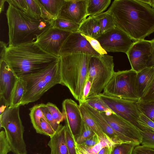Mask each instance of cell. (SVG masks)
I'll return each instance as SVG.
<instances>
[{
  "label": "cell",
  "mask_w": 154,
  "mask_h": 154,
  "mask_svg": "<svg viewBox=\"0 0 154 154\" xmlns=\"http://www.w3.org/2000/svg\"><path fill=\"white\" fill-rule=\"evenodd\" d=\"M107 11L116 27L135 42L154 32V8L139 0H115Z\"/></svg>",
  "instance_id": "cell-1"
},
{
  "label": "cell",
  "mask_w": 154,
  "mask_h": 154,
  "mask_svg": "<svg viewBox=\"0 0 154 154\" xmlns=\"http://www.w3.org/2000/svg\"><path fill=\"white\" fill-rule=\"evenodd\" d=\"M59 58L44 51L33 42L8 46L3 60L19 78L41 70Z\"/></svg>",
  "instance_id": "cell-2"
},
{
  "label": "cell",
  "mask_w": 154,
  "mask_h": 154,
  "mask_svg": "<svg viewBox=\"0 0 154 154\" xmlns=\"http://www.w3.org/2000/svg\"><path fill=\"white\" fill-rule=\"evenodd\" d=\"M6 15L8 29L9 47L34 42L52 26L51 20L32 19L10 4Z\"/></svg>",
  "instance_id": "cell-3"
},
{
  "label": "cell",
  "mask_w": 154,
  "mask_h": 154,
  "mask_svg": "<svg viewBox=\"0 0 154 154\" xmlns=\"http://www.w3.org/2000/svg\"><path fill=\"white\" fill-rule=\"evenodd\" d=\"M91 56L84 54L61 55V84L66 87L74 97L83 102V91L88 75Z\"/></svg>",
  "instance_id": "cell-4"
},
{
  "label": "cell",
  "mask_w": 154,
  "mask_h": 154,
  "mask_svg": "<svg viewBox=\"0 0 154 154\" xmlns=\"http://www.w3.org/2000/svg\"><path fill=\"white\" fill-rule=\"evenodd\" d=\"M22 78L25 83L26 87L20 106L37 101L51 88L61 84L60 60L41 70L25 75Z\"/></svg>",
  "instance_id": "cell-5"
},
{
  "label": "cell",
  "mask_w": 154,
  "mask_h": 154,
  "mask_svg": "<svg viewBox=\"0 0 154 154\" xmlns=\"http://www.w3.org/2000/svg\"><path fill=\"white\" fill-rule=\"evenodd\" d=\"M20 106H9L0 115V128L4 129L11 152L14 154H27L23 136L24 127L20 116Z\"/></svg>",
  "instance_id": "cell-6"
},
{
  "label": "cell",
  "mask_w": 154,
  "mask_h": 154,
  "mask_svg": "<svg viewBox=\"0 0 154 154\" xmlns=\"http://www.w3.org/2000/svg\"><path fill=\"white\" fill-rule=\"evenodd\" d=\"M113 57L107 54L91 56L88 66L87 79L91 83L88 96L101 93L115 72Z\"/></svg>",
  "instance_id": "cell-7"
},
{
  "label": "cell",
  "mask_w": 154,
  "mask_h": 154,
  "mask_svg": "<svg viewBox=\"0 0 154 154\" xmlns=\"http://www.w3.org/2000/svg\"><path fill=\"white\" fill-rule=\"evenodd\" d=\"M137 72L132 69L115 72L103 89V94L121 98L138 101Z\"/></svg>",
  "instance_id": "cell-8"
},
{
  "label": "cell",
  "mask_w": 154,
  "mask_h": 154,
  "mask_svg": "<svg viewBox=\"0 0 154 154\" xmlns=\"http://www.w3.org/2000/svg\"><path fill=\"white\" fill-rule=\"evenodd\" d=\"M99 95L112 112L140 130L137 122L140 112L137 104L138 101L110 96L103 93H101Z\"/></svg>",
  "instance_id": "cell-9"
},
{
  "label": "cell",
  "mask_w": 154,
  "mask_h": 154,
  "mask_svg": "<svg viewBox=\"0 0 154 154\" xmlns=\"http://www.w3.org/2000/svg\"><path fill=\"white\" fill-rule=\"evenodd\" d=\"M72 33L51 26L39 36L34 42L44 51L60 57L61 48Z\"/></svg>",
  "instance_id": "cell-10"
},
{
  "label": "cell",
  "mask_w": 154,
  "mask_h": 154,
  "mask_svg": "<svg viewBox=\"0 0 154 154\" xmlns=\"http://www.w3.org/2000/svg\"><path fill=\"white\" fill-rule=\"evenodd\" d=\"M111 127L119 135L124 142L141 144L142 136L139 130L131 123L114 112H100Z\"/></svg>",
  "instance_id": "cell-11"
},
{
  "label": "cell",
  "mask_w": 154,
  "mask_h": 154,
  "mask_svg": "<svg viewBox=\"0 0 154 154\" xmlns=\"http://www.w3.org/2000/svg\"><path fill=\"white\" fill-rule=\"evenodd\" d=\"M107 52L126 53L134 42L124 32L116 27L96 39Z\"/></svg>",
  "instance_id": "cell-12"
},
{
  "label": "cell",
  "mask_w": 154,
  "mask_h": 154,
  "mask_svg": "<svg viewBox=\"0 0 154 154\" xmlns=\"http://www.w3.org/2000/svg\"><path fill=\"white\" fill-rule=\"evenodd\" d=\"M62 106L65 126L75 142L80 135L83 121L79 105L72 99H66L63 101Z\"/></svg>",
  "instance_id": "cell-13"
},
{
  "label": "cell",
  "mask_w": 154,
  "mask_h": 154,
  "mask_svg": "<svg viewBox=\"0 0 154 154\" xmlns=\"http://www.w3.org/2000/svg\"><path fill=\"white\" fill-rule=\"evenodd\" d=\"M152 49L151 40L144 39L134 42L126 53L131 69L137 72L148 67Z\"/></svg>",
  "instance_id": "cell-14"
},
{
  "label": "cell",
  "mask_w": 154,
  "mask_h": 154,
  "mask_svg": "<svg viewBox=\"0 0 154 154\" xmlns=\"http://www.w3.org/2000/svg\"><path fill=\"white\" fill-rule=\"evenodd\" d=\"M84 54L90 56L100 55L91 46L79 32H72L67 37L60 50V54Z\"/></svg>",
  "instance_id": "cell-15"
},
{
  "label": "cell",
  "mask_w": 154,
  "mask_h": 154,
  "mask_svg": "<svg viewBox=\"0 0 154 154\" xmlns=\"http://www.w3.org/2000/svg\"><path fill=\"white\" fill-rule=\"evenodd\" d=\"M88 0H65L57 18L80 24L88 16Z\"/></svg>",
  "instance_id": "cell-16"
},
{
  "label": "cell",
  "mask_w": 154,
  "mask_h": 154,
  "mask_svg": "<svg viewBox=\"0 0 154 154\" xmlns=\"http://www.w3.org/2000/svg\"><path fill=\"white\" fill-rule=\"evenodd\" d=\"M17 78L8 65L0 61V98L7 107L10 106L12 93Z\"/></svg>",
  "instance_id": "cell-17"
},
{
  "label": "cell",
  "mask_w": 154,
  "mask_h": 154,
  "mask_svg": "<svg viewBox=\"0 0 154 154\" xmlns=\"http://www.w3.org/2000/svg\"><path fill=\"white\" fill-rule=\"evenodd\" d=\"M85 107L96 122L99 125L103 133L115 143H120L124 142L119 135L111 127L100 112L91 107L84 102Z\"/></svg>",
  "instance_id": "cell-18"
},
{
  "label": "cell",
  "mask_w": 154,
  "mask_h": 154,
  "mask_svg": "<svg viewBox=\"0 0 154 154\" xmlns=\"http://www.w3.org/2000/svg\"><path fill=\"white\" fill-rule=\"evenodd\" d=\"M154 82V66H148L137 72V89L139 100L147 94Z\"/></svg>",
  "instance_id": "cell-19"
},
{
  "label": "cell",
  "mask_w": 154,
  "mask_h": 154,
  "mask_svg": "<svg viewBox=\"0 0 154 154\" xmlns=\"http://www.w3.org/2000/svg\"><path fill=\"white\" fill-rule=\"evenodd\" d=\"M48 145L50 154H69L66 138V127L62 125L55 134L50 137Z\"/></svg>",
  "instance_id": "cell-20"
},
{
  "label": "cell",
  "mask_w": 154,
  "mask_h": 154,
  "mask_svg": "<svg viewBox=\"0 0 154 154\" xmlns=\"http://www.w3.org/2000/svg\"><path fill=\"white\" fill-rule=\"evenodd\" d=\"M78 32L96 39L101 34L98 23L94 17L89 16L85 20L80 24Z\"/></svg>",
  "instance_id": "cell-21"
},
{
  "label": "cell",
  "mask_w": 154,
  "mask_h": 154,
  "mask_svg": "<svg viewBox=\"0 0 154 154\" xmlns=\"http://www.w3.org/2000/svg\"><path fill=\"white\" fill-rule=\"evenodd\" d=\"M112 143H115L106 135L105 138L102 139L99 143L94 146H88L75 143L76 153L77 154H99L103 147Z\"/></svg>",
  "instance_id": "cell-22"
},
{
  "label": "cell",
  "mask_w": 154,
  "mask_h": 154,
  "mask_svg": "<svg viewBox=\"0 0 154 154\" xmlns=\"http://www.w3.org/2000/svg\"><path fill=\"white\" fill-rule=\"evenodd\" d=\"M79 106L83 120L86 124L100 138H105L106 135L88 112L82 103H79Z\"/></svg>",
  "instance_id": "cell-23"
},
{
  "label": "cell",
  "mask_w": 154,
  "mask_h": 154,
  "mask_svg": "<svg viewBox=\"0 0 154 154\" xmlns=\"http://www.w3.org/2000/svg\"><path fill=\"white\" fill-rule=\"evenodd\" d=\"M94 17L98 23L101 34L106 32L116 27L113 17L107 11Z\"/></svg>",
  "instance_id": "cell-24"
},
{
  "label": "cell",
  "mask_w": 154,
  "mask_h": 154,
  "mask_svg": "<svg viewBox=\"0 0 154 154\" xmlns=\"http://www.w3.org/2000/svg\"><path fill=\"white\" fill-rule=\"evenodd\" d=\"M111 2V0H88L87 7L88 15L93 17L103 13Z\"/></svg>",
  "instance_id": "cell-25"
},
{
  "label": "cell",
  "mask_w": 154,
  "mask_h": 154,
  "mask_svg": "<svg viewBox=\"0 0 154 154\" xmlns=\"http://www.w3.org/2000/svg\"><path fill=\"white\" fill-rule=\"evenodd\" d=\"M26 84L22 78H18L13 89L9 107L20 106L25 92Z\"/></svg>",
  "instance_id": "cell-26"
},
{
  "label": "cell",
  "mask_w": 154,
  "mask_h": 154,
  "mask_svg": "<svg viewBox=\"0 0 154 154\" xmlns=\"http://www.w3.org/2000/svg\"><path fill=\"white\" fill-rule=\"evenodd\" d=\"M29 110V116L33 128L36 133L43 134L40 128V120L42 118L47 120L41 108L40 104L34 105L30 108Z\"/></svg>",
  "instance_id": "cell-27"
},
{
  "label": "cell",
  "mask_w": 154,
  "mask_h": 154,
  "mask_svg": "<svg viewBox=\"0 0 154 154\" xmlns=\"http://www.w3.org/2000/svg\"><path fill=\"white\" fill-rule=\"evenodd\" d=\"M52 27L65 31L78 32L80 24L66 20L56 18L51 20Z\"/></svg>",
  "instance_id": "cell-28"
},
{
  "label": "cell",
  "mask_w": 154,
  "mask_h": 154,
  "mask_svg": "<svg viewBox=\"0 0 154 154\" xmlns=\"http://www.w3.org/2000/svg\"><path fill=\"white\" fill-rule=\"evenodd\" d=\"M84 102L100 112H114L102 100L99 94L88 96Z\"/></svg>",
  "instance_id": "cell-29"
},
{
  "label": "cell",
  "mask_w": 154,
  "mask_h": 154,
  "mask_svg": "<svg viewBox=\"0 0 154 154\" xmlns=\"http://www.w3.org/2000/svg\"><path fill=\"white\" fill-rule=\"evenodd\" d=\"M51 15L57 18L65 0H38Z\"/></svg>",
  "instance_id": "cell-30"
},
{
  "label": "cell",
  "mask_w": 154,
  "mask_h": 154,
  "mask_svg": "<svg viewBox=\"0 0 154 154\" xmlns=\"http://www.w3.org/2000/svg\"><path fill=\"white\" fill-rule=\"evenodd\" d=\"M27 10L24 13L29 17L36 20L42 19L41 11L39 3L38 0H26Z\"/></svg>",
  "instance_id": "cell-31"
},
{
  "label": "cell",
  "mask_w": 154,
  "mask_h": 154,
  "mask_svg": "<svg viewBox=\"0 0 154 154\" xmlns=\"http://www.w3.org/2000/svg\"><path fill=\"white\" fill-rule=\"evenodd\" d=\"M139 145L131 142L115 144L112 146L110 154H133L134 148Z\"/></svg>",
  "instance_id": "cell-32"
},
{
  "label": "cell",
  "mask_w": 154,
  "mask_h": 154,
  "mask_svg": "<svg viewBox=\"0 0 154 154\" xmlns=\"http://www.w3.org/2000/svg\"><path fill=\"white\" fill-rule=\"evenodd\" d=\"M137 104L140 111L154 122V102L138 101Z\"/></svg>",
  "instance_id": "cell-33"
},
{
  "label": "cell",
  "mask_w": 154,
  "mask_h": 154,
  "mask_svg": "<svg viewBox=\"0 0 154 154\" xmlns=\"http://www.w3.org/2000/svg\"><path fill=\"white\" fill-rule=\"evenodd\" d=\"M137 122L140 130L154 132V122L141 112Z\"/></svg>",
  "instance_id": "cell-34"
},
{
  "label": "cell",
  "mask_w": 154,
  "mask_h": 154,
  "mask_svg": "<svg viewBox=\"0 0 154 154\" xmlns=\"http://www.w3.org/2000/svg\"><path fill=\"white\" fill-rule=\"evenodd\" d=\"M139 131L142 137V145L154 148V132L141 130Z\"/></svg>",
  "instance_id": "cell-35"
},
{
  "label": "cell",
  "mask_w": 154,
  "mask_h": 154,
  "mask_svg": "<svg viewBox=\"0 0 154 154\" xmlns=\"http://www.w3.org/2000/svg\"><path fill=\"white\" fill-rule=\"evenodd\" d=\"M95 134V133L83 121L82 128L80 135L75 143L81 144L86 140Z\"/></svg>",
  "instance_id": "cell-36"
},
{
  "label": "cell",
  "mask_w": 154,
  "mask_h": 154,
  "mask_svg": "<svg viewBox=\"0 0 154 154\" xmlns=\"http://www.w3.org/2000/svg\"><path fill=\"white\" fill-rule=\"evenodd\" d=\"M46 105L54 119L57 123L60 124L64 119L63 113L55 105L51 103L48 102Z\"/></svg>",
  "instance_id": "cell-37"
},
{
  "label": "cell",
  "mask_w": 154,
  "mask_h": 154,
  "mask_svg": "<svg viewBox=\"0 0 154 154\" xmlns=\"http://www.w3.org/2000/svg\"><path fill=\"white\" fill-rule=\"evenodd\" d=\"M39 104L47 120L56 131L59 129L61 125L57 123L54 119L46 104L43 103Z\"/></svg>",
  "instance_id": "cell-38"
},
{
  "label": "cell",
  "mask_w": 154,
  "mask_h": 154,
  "mask_svg": "<svg viewBox=\"0 0 154 154\" xmlns=\"http://www.w3.org/2000/svg\"><path fill=\"white\" fill-rule=\"evenodd\" d=\"M11 151L10 145L4 131L0 132V154H7Z\"/></svg>",
  "instance_id": "cell-39"
},
{
  "label": "cell",
  "mask_w": 154,
  "mask_h": 154,
  "mask_svg": "<svg viewBox=\"0 0 154 154\" xmlns=\"http://www.w3.org/2000/svg\"><path fill=\"white\" fill-rule=\"evenodd\" d=\"M40 128L43 134L50 137L53 136L56 132L49 122L43 118L40 120Z\"/></svg>",
  "instance_id": "cell-40"
},
{
  "label": "cell",
  "mask_w": 154,
  "mask_h": 154,
  "mask_svg": "<svg viewBox=\"0 0 154 154\" xmlns=\"http://www.w3.org/2000/svg\"><path fill=\"white\" fill-rule=\"evenodd\" d=\"M66 138L69 154H77L75 142L70 132L66 127Z\"/></svg>",
  "instance_id": "cell-41"
},
{
  "label": "cell",
  "mask_w": 154,
  "mask_h": 154,
  "mask_svg": "<svg viewBox=\"0 0 154 154\" xmlns=\"http://www.w3.org/2000/svg\"><path fill=\"white\" fill-rule=\"evenodd\" d=\"M81 34L86 38L92 48L100 55L107 54V52L102 48L97 40L82 34Z\"/></svg>",
  "instance_id": "cell-42"
},
{
  "label": "cell",
  "mask_w": 154,
  "mask_h": 154,
  "mask_svg": "<svg viewBox=\"0 0 154 154\" xmlns=\"http://www.w3.org/2000/svg\"><path fill=\"white\" fill-rule=\"evenodd\" d=\"M6 2L24 13L27 11L28 7L26 0H6Z\"/></svg>",
  "instance_id": "cell-43"
},
{
  "label": "cell",
  "mask_w": 154,
  "mask_h": 154,
  "mask_svg": "<svg viewBox=\"0 0 154 154\" xmlns=\"http://www.w3.org/2000/svg\"><path fill=\"white\" fill-rule=\"evenodd\" d=\"M133 154H154V148L139 145L134 148Z\"/></svg>",
  "instance_id": "cell-44"
},
{
  "label": "cell",
  "mask_w": 154,
  "mask_h": 154,
  "mask_svg": "<svg viewBox=\"0 0 154 154\" xmlns=\"http://www.w3.org/2000/svg\"><path fill=\"white\" fill-rule=\"evenodd\" d=\"M102 139L95 134L81 144L88 146H94L99 143Z\"/></svg>",
  "instance_id": "cell-45"
},
{
  "label": "cell",
  "mask_w": 154,
  "mask_h": 154,
  "mask_svg": "<svg viewBox=\"0 0 154 154\" xmlns=\"http://www.w3.org/2000/svg\"><path fill=\"white\" fill-rule=\"evenodd\" d=\"M138 101L145 102H154V82L147 94Z\"/></svg>",
  "instance_id": "cell-46"
},
{
  "label": "cell",
  "mask_w": 154,
  "mask_h": 154,
  "mask_svg": "<svg viewBox=\"0 0 154 154\" xmlns=\"http://www.w3.org/2000/svg\"><path fill=\"white\" fill-rule=\"evenodd\" d=\"M39 2L41 9L42 19L45 20H51L56 18L49 13L44 7Z\"/></svg>",
  "instance_id": "cell-47"
},
{
  "label": "cell",
  "mask_w": 154,
  "mask_h": 154,
  "mask_svg": "<svg viewBox=\"0 0 154 154\" xmlns=\"http://www.w3.org/2000/svg\"><path fill=\"white\" fill-rule=\"evenodd\" d=\"M91 86V82L87 79L83 91V102H84L86 98L88 96Z\"/></svg>",
  "instance_id": "cell-48"
},
{
  "label": "cell",
  "mask_w": 154,
  "mask_h": 154,
  "mask_svg": "<svg viewBox=\"0 0 154 154\" xmlns=\"http://www.w3.org/2000/svg\"><path fill=\"white\" fill-rule=\"evenodd\" d=\"M0 61H1L3 60V59L5 56V51L8 46H7V44H6L5 42L2 41H1L0 43Z\"/></svg>",
  "instance_id": "cell-49"
},
{
  "label": "cell",
  "mask_w": 154,
  "mask_h": 154,
  "mask_svg": "<svg viewBox=\"0 0 154 154\" xmlns=\"http://www.w3.org/2000/svg\"><path fill=\"white\" fill-rule=\"evenodd\" d=\"M151 41L152 46V52L147 63L148 66H154V39L151 40Z\"/></svg>",
  "instance_id": "cell-50"
},
{
  "label": "cell",
  "mask_w": 154,
  "mask_h": 154,
  "mask_svg": "<svg viewBox=\"0 0 154 154\" xmlns=\"http://www.w3.org/2000/svg\"><path fill=\"white\" fill-rule=\"evenodd\" d=\"M140 2L149 5L154 8V0H139Z\"/></svg>",
  "instance_id": "cell-51"
},
{
  "label": "cell",
  "mask_w": 154,
  "mask_h": 154,
  "mask_svg": "<svg viewBox=\"0 0 154 154\" xmlns=\"http://www.w3.org/2000/svg\"><path fill=\"white\" fill-rule=\"evenodd\" d=\"M6 0H0V13H1L4 11V3Z\"/></svg>",
  "instance_id": "cell-52"
},
{
  "label": "cell",
  "mask_w": 154,
  "mask_h": 154,
  "mask_svg": "<svg viewBox=\"0 0 154 154\" xmlns=\"http://www.w3.org/2000/svg\"></svg>",
  "instance_id": "cell-53"
}]
</instances>
